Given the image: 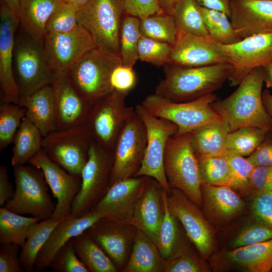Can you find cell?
<instances>
[{"label":"cell","instance_id":"6da1fadb","mask_svg":"<svg viewBox=\"0 0 272 272\" xmlns=\"http://www.w3.org/2000/svg\"><path fill=\"white\" fill-rule=\"evenodd\" d=\"M264 82L263 66L253 70L238 88L224 99L211 103L213 109L228 122L230 132L246 126L268 131L272 128V117L262 99Z\"/></svg>","mask_w":272,"mask_h":272},{"label":"cell","instance_id":"7a4b0ae2","mask_svg":"<svg viewBox=\"0 0 272 272\" xmlns=\"http://www.w3.org/2000/svg\"><path fill=\"white\" fill-rule=\"evenodd\" d=\"M231 71L228 63L200 67L166 64L155 93L175 102L193 101L221 88Z\"/></svg>","mask_w":272,"mask_h":272},{"label":"cell","instance_id":"3957f363","mask_svg":"<svg viewBox=\"0 0 272 272\" xmlns=\"http://www.w3.org/2000/svg\"><path fill=\"white\" fill-rule=\"evenodd\" d=\"M164 166L171 189L180 190L197 206L202 204L198 161L192 146L190 132L169 139Z\"/></svg>","mask_w":272,"mask_h":272},{"label":"cell","instance_id":"277c9868","mask_svg":"<svg viewBox=\"0 0 272 272\" xmlns=\"http://www.w3.org/2000/svg\"><path fill=\"white\" fill-rule=\"evenodd\" d=\"M124 13L123 0H89L79 9L77 19L98 49L120 56V35Z\"/></svg>","mask_w":272,"mask_h":272},{"label":"cell","instance_id":"5b68a950","mask_svg":"<svg viewBox=\"0 0 272 272\" xmlns=\"http://www.w3.org/2000/svg\"><path fill=\"white\" fill-rule=\"evenodd\" d=\"M121 65L120 56L108 54L95 48L86 53L67 74L75 89L93 105L113 91L111 75Z\"/></svg>","mask_w":272,"mask_h":272},{"label":"cell","instance_id":"8992f818","mask_svg":"<svg viewBox=\"0 0 272 272\" xmlns=\"http://www.w3.org/2000/svg\"><path fill=\"white\" fill-rule=\"evenodd\" d=\"M16 189L5 207L20 215L30 214L42 220L51 218L56 204L48 193L42 171L32 165L13 167Z\"/></svg>","mask_w":272,"mask_h":272},{"label":"cell","instance_id":"52a82bcc","mask_svg":"<svg viewBox=\"0 0 272 272\" xmlns=\"http://www.w3.org/2000/svg\"><path fill=\"white\" fill-rule=\"evenodd\" d=\"M217 99V95L211 93L193 101L175 102L155 93L148 96L141 104L154 116L175 124L178 129L174 135H178L222 118L211 105Z\"/></svg>","mask_w":272,"mask_h":272},{"label":"cell","instance_id":"ba28073f","mask_svg":"<svg viewBox=\"0 0 272 272\" xmlns=\"http://www.w3.org/2000/svg\"><path fill=\"white\" fill-rule=\"evenodd\" d=\"M113 159V151L93 140L81 173V189L72 205L71 217L84 216L106 194L110 187Z\"/></svg>","mask_w":272,"mask_h":272},{"label":"cell","instance_id":"9c48e42d","mask_svg":"<svg viewBox=\"0 0 272 272\" xmlns=\"http://www.w3.org/2000/svg\"><path fill=\"white\" fill-rule=\"evenodd\" d=\"M13 69L20 97L51 84L54 72L45 57L44 40L35 39L22 29L15 37Z\"/></svg>","mask_w":272,"mask_h":272},{"label":"cell","instance_id":"30bf717a","mask_svg":"<svg viewBox=\"0 0 272 272\" xmlns=\"http://www.w3.org/2000/svg\"><path fill=\"white\" fill-rule=\"evenodd\" d=\"M128 91L114 89L92 106L86 125L93 140L113 151L116 140L126 122L134 112L127 107Z\"/></svg>","mask_w":272,"mask_h":272},{"label":"cell","instance_id":"8fae6325","mask_svg":"<svg viewBox=\"0 0 272 272\" xmlns=\"http://www.w3.org/2000/svg\"><path fill=\"white\" fill-rule=\"evenodd\" d=\"M134 110L145 125L147 142L141 166L134 177L153 178L169 193L171 189L165 172L164 157L167 142L177 132L178 127L168 120L151 114L141 104H138Z\"/></svg>","mask_w":272,"mask_h":272},{"label":"cell","instance_id":"7c38bea8","mask_svg":"<svg viewBox=\"0 0 272 272\" xmlns=\"http://www.w3.org/2000/svg\"><path fill=\"white\" fill-rule=\"evenodd\" d=\"M93 139L86 125L54 130L43 138L42 149L69 173L81 176Z\"/></svg>","mask_w":272,"mask_h":272},{"label":"cell","instance_id":"4fadbf2b","mask_svg":"<svg viewBox=\"0 0 272 272\" xmlns=\"http://www.w3.org/2000/svg\"><path fill=\"white\" fill-rule=\"evenodd\" d=\"M147 142L145 125L134 110L119 133L113 150L110 186L134 176L141 166Z\"/></svg>","mask_w":272,"mask_h":272},{"label":"cell","instance_id":"5bb4252c","mask_svg":"<svg viewBox=\"0 0 272 272\" xmlns=\"http://www.w3.org/2000/svg\"><path fill=\"white\" fill-rule=\"evenodd\" d=\"M221 47L231 67L230 86H238L254 69L272 60V32L251 36L240 41Z\"/></svg>","mask_w":272,"mask_h":272},{"label":"cell","instance_id":"9a60e30c","mask_svg":"<svg viewBox=\"0 0 272 272\" xmlns=\"http://www.w3.org/2000/svg\"><path fill=\"white\" fill-rule=\"evenodd\" d=\"M168 195L171 212L183 225L186 234L198 251L201 259L208 258L215 251L216 231L205 218L197 205L180 190L172 188Z\"/></svg>","mask_w":272,"mask_h":272},{"label":"cell","instance_id":"2e32d148","mask_svg":"<svg viewBox=\"0 0 272 272\" xmlns=\"http://www.w3.org/2000/svg\"><path fill=\"white\" fill-rule=\"evenodd\" d=\"M44 52L54 73H68L88 52L96 46L88 31L81 25L64 33L45 34Z\"/></svg>","mask_w":272,"mask_h":272},{"label":"cell","instance_id":"e0dca14e","mask_svg":"<svg viewBox=\"0 0 272 272\" xmlns=\"http://www.w3.org/2000/svg\"><path fill=\"white\" fill-rule=\"evenodd\" d=\"M28 164L42 171L54 197L57 199L51 218L60 220L71 216L73 200L81 189V176L69 173L51 160L42 148Z\"/></svg>","mask_w":272,"mask_h":272},{"label":"cell","instance_id":"ac0fdd59","mask_svg":"<svg viewBox=\"0 0 272 272\" xmlns=\"http://www.w3.org/2000/svg\"><path fill=\"white\" fill-rule=\"evenodd\" d=\"M228 63L220 43L209 36H198L180 31L167 64L183 67H200Z\"/></svg>","mask_w":272,"mask_h":272},{"label":"cell","instance_id":"d6986e66","mask_svg":"<svg viewBox=\"0 0 272 272\" xmlns=\"http://www.w3.org/2000/svg\"><path fill=\"white\" fill-rule=\"evenodd\" d=\"M148 178L147 176L131 177L114 183L91 210L100 213L104 219L131 224L135 207Z\"/></svg>","mask_w":272,"mask_h":272},{"label":"cell","instance_id":"ffe728a7","mask_svg":"<svg viewBox=\"0 0 272 272\" xmlns=\"http://www.w3.org/2000/svg\"><path fill=\"white\" fill-rule=\"evenodd\" d=\"M19 18L1 2L0 10V87L1 100L18 104L20 93L15 80L14 50L15 34Z\"/></svg>","mask_w":272,"mask_h":272},{"label":"cell","instance_id":"44dd1931","mask_svg":"<svg viewBox=\"0 0 272 272\" xmlns=\"http://www.w3.org/2000/svg\"><path fill=\"white\" fill-rule=\"evenodd\" d=\"M51 85L56 104L57 129L85 125L92 105L75 89L67 73H54Z\"/></svg>","mask_w":272,"mask_h":272},{"label":"cell","instance_id":"7402d4cb","mask_svg":"<svg viewBox=\"0 0 272 272\" xmlns=\"http://www.w3.org/2000/svg\"><path fill=\"white\" fill-rule=\"evenodd\" d=\"M231 22L242 39L272 32V0H231Z\"/></svg>","mask_w":272,"mask_h":272},{"label":"cell","instance_id":"603a6c76","mask_svg":"<svg viewBox=\"0 0 272 272\" xmlns=\"http://www.w3.org/2000/svg\"><path fill=\"white\" fill-rule=\"evenodd\" d=\"M129 225L102 218L85 231L103 249L117 268L122 267L137 230H132Z\"/></svg>","mask_w":272,"mask_h":272},{"label":"cell","instance_id":"cb8c5ba5","mask_svg":"<svg viewBox=\"0 0 272 272\" xmlns=\"http://www.w3.org/2000/svg\"><path fill=\"white\" fill-rule=\"evenodd\" d=\"M103 215L91 210L80 217L71 216L61 221L53 230L37 256L35 270L42 271L49 266L57 252L68 241L81 234L99 220Z\"/></svg>","mask_w":272,"mask_h":272},{"label":"cell","instance_id":"d4e9b609","mask_svg":"<svg viewBox=\"0 0 272 272\" xmlns=\"http://www.w3.org/2000/svg\"><path fill=\"white\" fill-rule=\"evenodd\" d=\"M163 189L155 179L148 177L131 222V225L144 232L156 245L164 215Z\"/></svg>","mask_w":272,"mask_h":272},{"label":"cell","instance_id":"484cf974","mask_svg":"<svg viewBox=\"0 0 272 272\" xmlns=\"http://www.w3.org/2000/svg\"><path fill=\"white\" fill-rule=\"evenodd\" d=\"M18 105L26 109L25 116L37 127L43 138L57 129L56 104L51 84L20 97Z\"/></svg>","mask_w":272,"mask_h":272},{"label":"cell","instance_id":"4316f807","mask_svg":"<svg viewBox=\"0 0 272 272\" xmlns=\"http://www.w3.org/2000/svg\"><path fill=\"white\" fill-rule=\"evenodd\" d=\"M201 191L205 210L217 223L230 221L245 207L243 200L231 187L201 184Z\"/></svg>","mask_w":272,"mask_h":272},{"label":"cell","instance_id":"83f0119b","mask_svg":"<svg viewBox=\"0 0 272 272\" xmlns=\"http://www.w3.org/2000/svg\"><path fill=\"white\" fill-rule=\"evenodd\" d=\"M229 132L228 122L222 117L193 130L190 132L191 143L196 156L224 154Z\"/></svg>","mask_w":272,"mask_h":272},{"label":"cell","instance_id":"f1b7e54d","mask_svg":"<svg viewBox=\"0 0 272 272\" xmlns=\"http://www.w3.org/2000/svg\"><path fill=\"white\" fill-rule=\"evenodd\" d=\"M133 242L132 251L124 271H164L165 261L155 244L144 232L137 229Z\"/></svg>","mask_w":272,"mask_h":272},{"label":"cell","instance_id":"f546056e","mask_svg":"<svg viewBox=\"0 0 272 272\" xmlns=\"http://www.w3.org/2000/svg\"><path fill=\"white\" fill-rule=\"evenodd\" d=\"M58 0H21L19 19L22 29L36 40H44L47 21Z\"/></svg>","mask_w":272,"mask_h":272},{"label":"cell","instance_id":"4dcf8cb0","mask_svg":"<svg viewBox=\"0 0 272 272\" xmlns=\"http://www.w3.org/2000/svg\"><path fill=\"white\" fill-rule=\"evenodd\" d=\"M226 256L231 262L249 271H271L272 239L254 244L235 248L228 251Z\"/></svg>","mask_w":272,"mask_h":272},{"label":"cell","instance_id":"1f68e13d","mask_svg":"<svg viewBox=\"0 0 272 272\" xmlns=\"http://www.w3.org/2000/svg\"><path fill=\"white\" fill-rule=\"evenodd\" d=\"M43 142V137L39 129L25 116L13 142L11 160L13 167L28 163L42 148Z\"/></svg>","mask_w":272,"mask_h":272},{"label":"cell","instance_id":"d6a6232c","mask_svg":"<svg viewBox=\"0 0 272 272\" xmlns=\"http://www.w3.org/2000/svg\"><path fill=\"white\" fill-rule=\"evenodd\" d=\"M63 220H54L50 218L41 220L32 226L20 253V262L25 270L27 272L35 270L38 254L53 230Z\"/></svg>","mask_w":272,"mask_h":272},{"label":"cell","instance_id":"836d02e7","mask_svg":"<svg viewBox=\"0 0 272 272\" xmlns=\"http://www.w3.org/2000/svg\"><path fill=\"white\" fill-rule=\"evenodd\" d=\"M74 245L78 258L89 271H117L111 259L85 231L74 238Z\"/></svg>","mask_w":272,"mask_h":272},{"label":"cell","instance_id":"e575fe53","mask_svg":"<svg viewBox=\"0 0 272 272\" xmlns=\"http://www.w3.org/2000/svg\"><path fill=\"white\" fill-rule=\"evenodd\" d=\"M41 220L34 217L23 216L5 207H1L0 244L13 243L22 247L30 228Z\"/></svg>","mask_w":272,"mask_h":272},{"label":"cell","instance_id":"d590c367","mask_svg":"<svg viewBox=\"0 0 272 272\" xmlns=\"http://www.w3.org/2000/svg\"><path fill=\"white\" fill-rule=\"evenodd\" d=\"M164 215L159 229L157 247L162 258L167 261L181 250L179 242L177 218L171 212L168 204L167 192L163 189Z\"/></svg>","mask_w":272,"mask_h":272},{"label":"cell","instance_id":"8d00e7d4","mask_svg":"<svg viewBox=\"0 0 272 272\" xmlns=\"http://www.w3.org/2000/svg\"><path fill=\"white\" fill-rule=\"evenodd\" d=\"M197 157L201 184L231 187V167L225 154Z\"/></svg>","mask_w":272,"mask_h":272},{"label":"cell","instance_id":"74e56055","mask_svg":"<svg viewBox=\"0 0 272 272\" xmlns=\"http://www.w3.org/2000/svg\"><path fill=\"white\" fill-rule=\"evenodd\" d=\"M172 16L178 31L195 35H209L195 0H179Z\"/></svg>","mask_w":272,"mask_h":272},{"label":"cell","instance_id":"f35d334b","mask_svg":"<svg viewBox=\"0 0 272 272\" xmlns=\"http://www.w3.org/2000/svg\"><path fill=\"white\" fill-rule=\"evenodd\" d=\"M199 10L211 38L223 45H231L240 41L231 21L224 13L200 6Z\"/></svg>","mask_w":272,"mask_h":272},{"label":"cell","instance_id":"ab89813d","mask_svg":"<svg viewBox=\"0 0 272 272\" xmlns=\"http://www.w3.org/2000/svg\"><path fill=\"white\" fill-rule=\"evenodd\" d=\"M141 35L140 19L128 15L124 17L120 35V56L123 66L132 68L139 59L138 44Z\"/></svg>","mask_w":272,"mask_h":272},{"label":"cell","instance_id":"60d3db41","mask_svg":"<svg viewBox=\"0 0 272 272\" xmlns=\"http://www.w3.org/2000/svg\"><path fill=\"white\" fill-rule=\"evenodd\" d=\"M140 31L144 36L172 45L178 31L172 16L164 13L140 19Z\"/></svg>","mask_w":272,"mask_h":272},{"label":"cell","instance_id":"b9f144b4","mask_svg":"<svg viewBox=\"0 0 272 272\" xmlns=\"http://www.w3.org/2000/svg\"><path fill=\"white\" fill-rule=\"evenodd\" d=\"M266 132L253 126L243 127L229 132L226 138V148L243 157H248L262 144Z\"/></svg>","mask_w":272,"mask_h":272},{"label":"cell","instance_id":"7bdbcfd3","mask_svg":"<svg viewBox=\"0 0 272 272\" xmlns=\"http://www.w3.org/2000/svg\"><path fill=\"white\" fill-rule=\"evenodd\" d=\"M26 109L13 103L1 101L0 105V151L14 140L26 115Z\"/></svg>","mask_w":272,"mask_h":272},{"label":"cell","instance_id":"ee69618b","mask_svg":"<svg viewBox=\"0 0 272 272\" xmlns=\"http://www.w3.org/2000/svg\"><path fill=\"white\" fill-rule=\"evenodd\" d=\"M79 10L72 5L58 0L46 24L45 34L64 33L76 29L80 25L77 19Z\"/></svg>","mask_w":272,"mask_h":272},{"label":"cell","instance_id":"f6af8a7d","mask_svg":"<svg viewBox=\"0 0 272 272\" xmlns=\"http://www.w3.org/2000/svg\"><path fill=\"white\" fill-rule=\"evenodd\" d=\"M172 45L141 35L138 44L139 59L157 66L168 63Z\"/></svg>","mask_w":272,"mask_h":272},{"label":"cell","instance_id":"bcb514c9","mask_svg":"<svg viewBox=\"0 0 272 272\" xmlns=\"http://www.w3.org/2000/svg\"><path fill=\"white\" fill-rule=\"evenodd\" d=\"M225 155L231 167V187L240 190L247 191L252 188L250 178L254 168L248 160L241 155L227 150Z\"/></svg>","mask_w":272,"mask_h":272},{"label":"cell","instance_id":"7dc6e473","mask_svg":"<svg viewBox=\"0 0 272 272\" xmlns=\"http://www.w3.org/2000/svg\"><path fill=\"white\" fill-rule=\"evenodd\" d=\"M74 238L57 252L49 264L54 272H89L76 253Z\"/></svg>","mask_w":272,"mask_h":272},{"label":"cell","instance_id":"c3c4849f","mask_svg":"<svg viewBox=\"0 0 272 272\" xmlns=\"http://www.w3.org/2000/svg\"><path fill=\"white\" fill-rule=\"evenodd\" d=\"M272 239V226L261 223L249 225L244 228L234 239L233 248L254 244Z\"/></svg>","mask_w":272,"mask_h":272},{"label":"cell","instance_id":"681fc988","mask_svg":"<svg viewBox=\"0 0 272 272\" xmlns=\"http://www.w3.org/2000/svg\"><path fill=\"white\" fill-rule=\"evenodd\" d=\"M205 265L185 248L165 261V272H201L207 271Z\"/></svg>","mask_w":272,"mask_h":272},{"label":"cell","instance_id":"f907efd6","mask_svg":"<svg viewBox=\"0 0 272 272\" xmlns=\"http://www.w3.org/2000/svg\"><path fill=\"white\" fill-rule=\"evenodd\" d=\"M125 14L140 19L164 14L158 0H123Z\"/></svg>","mask_w":272,"mask_h":272},{"label":"cell","instance_id":"816d5d0a","mask_svg":"<svg viewBox=\"0 0 272 272\" xmlns=\"http://www.w3.org/2000/svg\"><path fill=\"white\" fill-rule=\"evenodd\" d=\"M21 246L13 243L1 244L0 246V272H23L20 260Z\"/></svg>","mask_w":272,"mask_h":272},{"label":"cell","instance_id":"f5cc1de1","mask_svg":"<svg viewBox=\"0 0 272 272\" xmlns=\"http://www.w3.org/2000/svg\"><path fill=\"white\" fill-rule=\"evenodd\" d=\"M252 202L254 214L272 226V190L256 192Z\"/></svg>","mask_w":272,"mask_h":272},{"label":"cell","instance_id":"db71d44e","mask_svg":"<svg viewBox=\"0 0 272 272\" xmlns=\"http://www.w3.org/2000/svg\"><path fill=\"white\" fill-rule=\"evenodd\" d=\"M111 81L114 89L128 91L135 83V76L132 68L122 65L116 67L112 73Z\"/></svg>","mask_w":272,"mask_h":272},{"label":"cell","instance_id":"11a10c76","mask_svg":"<svg viewBox=\"0 0 272 272\" xmlns=\"http://www.w3.org/2000/svg\"><path fill=\"white\" fill-rule=\"evenodd\" d=\"M252 188L258 191L272 190V166H257L250 178Z\"/></svg>","mask_w":272,"mask_h":272},{"label":"cell","instance_id":"9f6ffc18","mask_svg":"<svg viewBox=\"0 0 272 272\" xmlns=\"http://www.w3.org/2000/svg\"><path fill=\"white\" fill-rule=\"evenodd\" d=\"M246 159L255 167L272 166V144H260Z\"/></svg>","mask_w":272,"mask_h":272},{"label":"cell","instance_id":"6f0895ef","mask_svg":"<svg viewBox=\"0 0 272 272\" xmlns=\"http://www.w3.org/2000/svg\"><path fill=\"white\" fill-rule=\"evenodd\" d=\"M15 191L9 181L8 169L6 166H0V207H4L6 203L12 199Z\"/></svg>","mask_w":272,"mask_h":272},{"label":"cell","instance_id":"680465c9","mask_svg":"<svg viewBox=\"0 0 272 272\" xmlns=\"http://www.w3.org/2000/svg\"><path fill=\"white\" fill-rule=\"evenodd\" d=\"M195 1L200 6L221 12L230 17L231 0H195Z\"/></svg>","mask_w":272,"mask_h":272},{"label":"cell","instance_id":"91938a15","mask_svg":"<svg viewBox=\"0 0 272 272\" xmlns=\"http://www.w3.org/2000/svg\"><path fill=\"white\" fill-rule=\"evenodd\" d=\"M160 5L165 14L172 15L174 7L179 0H158Z\"/></svg>","mask_w":272,"mask_h":272},{"label":"cell","instance_id":"94428289","mask_svg":"<svg viewBox=\"0 0 272 272\" xmlns=\"http://www.w3.org/2000/svg\"><path fill=\"white\" fill-rule=\"evenodd\" d=\"M262 99L265 108L272 117V95L268 90H265L262 92Z\"/></svg>","mask_w":272,"mask_h":272},{"label":"cell","instance_id":"6125c7cd","mask_svg":"<svg viewBox=\"0 0 272 272\" xmlns=\"http://www.w3.org/2000/svg\"><path fill=\"white\" fill-rule=\"evenodd\" d=\"M21 0H1L14 14L19 18Z\"/></svg>","mask_w":272,"mask_h":272},{"label":"cell","instance_id":"be15d7a7","mask_svg":"<svg viewBox=\"0 0 272 272\" xmlns=\"http://www.w3.org/2000/svg\"><path fill=\"white\" fill-rule=\"evenodd\" d=\"M263 66L264 82L268 88L272 87V60L267 62Z\"/></svg>","mask_w":272,"mask_h":272},{"label":"cell","instance_id":"e7e4bbea","mask_svg":"<svg viewBox=\"0 0 272 272\" xmlns=\"http://www.w3.org/2000/svg\"><path fill=\"white\" fill-rule=\"evenodd\" d=\"M65 3L72 5L78 8L83 6L89 0H59Z\"/></svg>","mask_w":272,"mask_h":272},{"label":"cell","instance_id":"03108f58","mask_svg":"<svg viewBox=\"0 0 272 272\" xmlns=\"http://www.w3.org/2000/svg\"><path fill=\"white\" fill-rule=\"evenodd\" d=\"M271 271H272V270H271Z\"/></svg>","mask_w":272,"mask_h":272}]
</instances>
